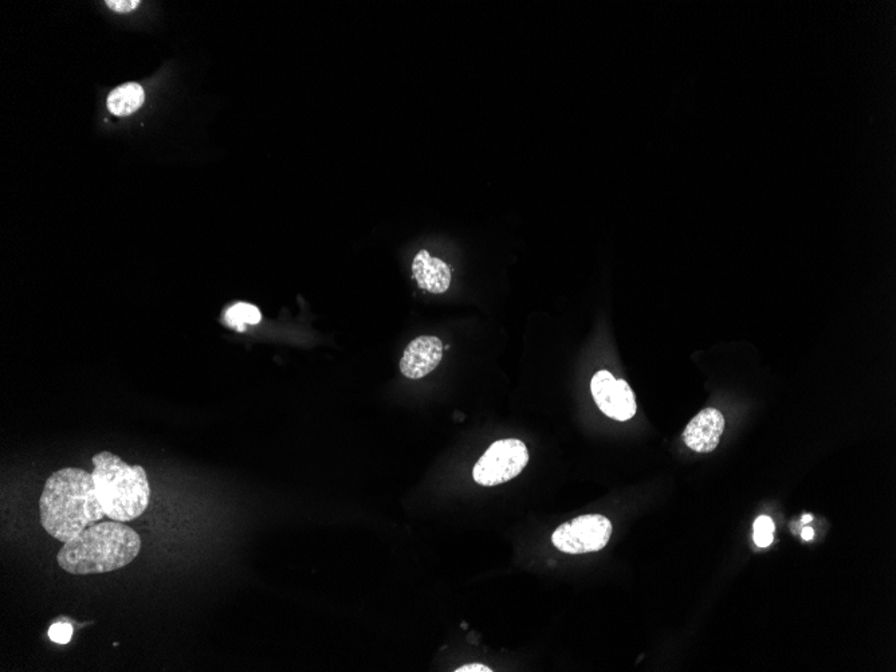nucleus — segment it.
<instances>
[{
    "instance_id": "7ed1b4c3",
    "label": "nucleus",
    "mask_w": 896,
    "mask_h": 672,
    "mask_svg": "<svg viewBox=\"0 0 896 672\" xmlns=\"http://www.w3.org/2000/svg\"><path fill=\"white\" fill-rule=\"evenodd\" d=\"M93 465L97 498L106 517L129 522L147 510L151 486L143 467L128 465L109 451L94 455Z\"/></svg>"
},
{
    "instance_id": "0eeeda50",
    "label": "nucleus",
    "mask_w": 896,
    "mask_h": 672,
    "mask_svg": "<svg viewBox=\"0 0 896 672\" xmlns=\"http://www.w3.org/2000/svg\"><path fill=\"white\" fill-rule=\"evenodd\" d=\"M443 359L442 341L435 336H420L407 345L400 371L407 379L419 380L430 375Z\"/></svg>"
},
{
    "instance_id": "f3484780",
    "label": "nucleus",
    "mask_w": 896,
    "mask_h": 672,
    "mask_svg": "<svg viewBox=\"0 0 896 672\" xmlns=\"http://www.w3.org/2000/svg\"><path fill=\"white\" fill-rule=\"evenodd\" d=\"M811 521H813L812 514H805V516H803V518H801V522H803V524H809V522H811Z\"/></svg>"
},
{
    "instance_id": "f03ea898",
    "label": "nucleus",
    "mask_w": 896,
    "mask_h": 672,
    "mask_svg": "<svg viewBox=\"0 0 896 672\" xmlns=\"http://www.w3.org/2000/svg\"><path fill=\"white\" fill-rule=\"evenodd\" d=\"M140 549L136 530L123 522H100L65 542L57 563L70 575H100L127 567L139 556Z\"/></svg>"
},
{
    "instance_id": "f257e3e1",
    "label": "nucleus",
    "mask_w": 896,
    "mask_h": 672,
    "mask_svg": "<svg viewBox=\"0 0 896 672\" xmlns=\"http://www.w3.org/2000/svg\"><path fill=\"white\" fill-rule=\"evenodd\" d=\"M104 516L88 471L65 467L47 478L39 498V517L49 536L65 544Z\"/></svg>"
},
{
    "instance_id": "4468645a",
    "label": "nucleus",
    "mask_w": 896,
    "mask_h": 672,
    "mask_svg": "<svg viewBox=\"0 0 896 672\" xmlns=\"http://www.w3.org/2000/svg\"><path fill=\"white\" fill-rule=\"evenodd\" d=\"M109 9L113 11H117V13H131V11L137 9L139 7V0H108L106 2Z\"/></svg>"
},
{
    "instance_id": "ddd939ff",
    "label": "nucleus",
    "mask_w": 896,
    "mask_h": 672,
    "mask_svg": "<svg viewBox=\"0 0 896 672\" xmlns=\"http://www.w3.org/2000/svg\"><path fill=\"white\" fill-rule=\"evenodd\" d=\"M73 627L68 623H55L49 631L50 639L58 644H68L72 640Z\"/></svg>"
},
{
    "instance_id": "20e7f679",
    "label": "nucleus",
    "mask_w": 896,
    "mask_h": 672,
    "mask_svg": "<svg viewBox=\"0 0 896 672\" xmlns=\"http://www.w3.org/2000/svg\"><path fill=\"white\" fill-rule=\"evenodd\" d=\"M529 451L518 439H502L491 444L474 466L473 478L478 485L493 487L512 481L528 466Z\"/></svg>"
},
{
    "instance_id": "39448f33",
    "label": "nucleus",
    "mask_w": 896,
    "mask_h": 672,
    "mask_svg": "<svg viewBox=\"0 0 896 672\" xmlns=\"http://www.w3.org/2000/svg\"><path fill=\"white\" fill-rule=\"evenodd\" d=\"M611 536L612 524L607 517L587 514L558 526L552 534V542L560 552L583 554L604 549Z\"/></svg>"
},
{
    "instance_id": "423d86ee",
    "label": "nucleus",
    "mask_w": 896,
    "mask_h": 672,
    "mask_svg": "<svg viewBox=\"0 0 896 672\" xmlns=\"http://www.w3.org/2000/svg\"><path fill=\"white\" fill-rule=\"evenodd\" d=\"M591 392L601 412L618 422H627L634 418L638 410L635 394L630 385L626 380L615 379L611 372H597L592 377Z\"/></svg>"
},
{
    "instance_id": "f8f14e48",
    "label": "nucleus",
    "mask_w": 896,
    "mask_h": 672,
    "mask_svg": "<svg viewBox=\"0 0 896 672\" xmlns=\"http://www.w3.org/2000/svg\"><path fill=\"white\" fill-rule=\"evenodd\" d=\"M753 538L757 546L760 548H768L773 542L774 522L772 518L761 516L758 517L753 526Z\"/></svg>"
},
{
    "instance_id": "dca6fc26",
    "label": "nucleus",
    "mask_w": 896,
    "mask_h": 672,
    "mask_svg": "<svg viewBox=\"0 0 896 672\" xmlns=\"http://www.w3.org/2000/svg\"><path fill=\"white\" fill-rule=\"evenodd\" d=\"M801 537H803L805 541H811L813 540V537H815V530L812 528H805L803 529V532H801Z\"/></svg>"
},
{
    "instance_id": "6e6552de",
    "label": "nucleus",
    "mask_w": 896,
    "mask_h": 672,
    "mask_svg": "<svg viewBox=\"0 0 896 672\" xmlns=\"http://www.w3.org/2000/svg\"><path fill=\"white\" fill-rule=\"evenodd\" d=\"M725 430V418L715 408L699 412L683 431L682 438L690 450L698 454L713 453L721 442Z\"/></svg>"
},
{
    "instance_id": "9d476101",
    "label": "nucleus",
    "mask_w": 896,
    "mask_h": 672,
    "mask_svg": "<svg viewBox=\"0 0 896 672\" xmlns=\"http://www.w3.org/2000/svg\"><path fill=\"white\" fill-rule=\"evenodd\" d=\"M145 94L143 88L135 82H129L119 86L108 97V108L113 115L124 117L137 112L144 104Z\"/></svg>"
},
{
    "instance_id": "2eb2a0df",
    "label": "nucleus",
    "mask_w": 896,
    "mask_h": 672,
    "mask_svg": "<svg viewBox=\"0 0 896 672\" xmlns=\"http://www.w3.org/2000/svg\"><path fill=\"white\" fill-rule=\"evenodd\" d=\"M455 672H493V670L482 663H469L458 667Z\"/></svg>"
},
{
    "instance_id": "1a4fd4ad",
    "label": "nucleus",
    "mask_w": 896,
    "mask_h": 672,
    "mask_svg": "<svg viewBox=\"0 0 896 672\" xmlns=\"http://www.w3.org/2000/svg\"><path fill=\"white\" fill-rule=\"evenodd\" d=\"M412 274L419 288L432 294H443L450 288V267L442 259L431 257L427 250L416 254L412 262Z\"/></svg>"
},
{
    "instance_id": "9b49d317",
    "label": "nucleus",
    "mask_w": 896,
    "mask_h": 672,
    "mask_svg": "<svg viewBox=\"0 0 896 672\" xmlns=\"http://www.w3.org/2000/svg\"><path fill=\"white\" fill-rule=\"evenodd\" d=\"M262 320V314L259 312L257 306L246 304V302H238L231 306V308L226 310L224 313V321L226 324L230 326V328H234L239 330V332H243L246 330L247 325H257Z\"/></svg>"
}]
</instances>
